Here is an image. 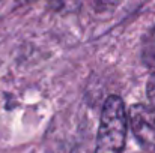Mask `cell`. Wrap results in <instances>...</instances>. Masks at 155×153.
<instances>
[{"label":"cell","mask_w":155,"mask_h":153,"mask_svg":"<svg viewBox=\"0 0 155 153\" xmlns=\"http://www.w3.org/2000/svg\"><path fill=\"white\" fill-rule=\"evenodd\" d=\"M128 134V114L124 101L111 95L104 102L95 153H122Z\"/></svg>","instance_id":"obj_1"},{"label":"cell","mask_w":155,"mask_h":153,"mask_svg":"<svg viewBox=\"0 0 155 153\" xmlns=\"http://www.w3.org/2000/svg\"><path fill=\"white\" fill-rule=\"evenodd\" d=\"M127 114L134 137L143 146L155 147V107L134 104Z\"/></svg>","instance_id":"obj_2"},{"label":"cell","mask_w":155,"mask_h":153,"mask_svg":"<svg viewBox=\"0 0 155 153\" xmlns=\"http://www.w3.org/2000/svg\"><path fill=\"white\" fill-rule=\"evenodd\" d=\"M120 2L122 0H94V6L98 11H108V9L116 8Z\"/></svg>","instance_id":"obj_3"},{"label":"cell","mask_w":155,"mask_h":153,"mask_svg":"<svg viewBox=\"0 0 155 153\" xmlns=\"http://www.w3.org/2000/svg\"><path fill=\"white\" fill-rule=\"evenodd\" d=\"M146 95H148V99L152 104V107H155V74L151 75V78L148 80V84H146Z\"/></svg>","instance_id":"obj_4"},{"label":"cell","mask_w":155,"mask_h":153,"mask_svg":"<svg viewBox=\"0 0 155 153\" xmlns=\"http://www.w3.org/2000/svg\"><path fill=\"white\" fill-rule=\"evenodd\" d=\"M15 2V5H18V6H24V5H29V3H32V2H35V0H14Z\"/></svg>","instance_id":"obj_5"},{"label":"cell","mask_w":155,"mask_h":153,"mask_svg":"<svg viewBox=\"0 0 155 153\" xmlns=\"http://www.w3.org/2000/svg\"><path fill=\"white\" fill-rule=\"evenodd\" d=\"M151 51H152V59L155 60V32L152 33V42H151Z\"/></svg>","instance_id":"obj_6"}]
</instances>
